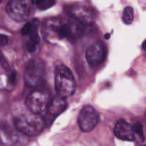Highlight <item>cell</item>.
Returning <instances> with one entry per match:
<instances>
[{
    "instance_id": "7c38bea8",
    "label": "cell",
    "mask_w": 146,
    "mask_h": 146,
    "mask_svg": "<svg viewBox=\"0 0 146 146\" xmlns=\"http://www.w3.org/2000/svg\"><path fill=\"white\" fill-rule=\"evenodd\" d=\"M32 23H33V27L31 32H30L29 34V37H30V39H31V41H32L33 43H34L36 45H37V44H39L40 42V37L38 34V31H37L38 21H37L36 19H34Z\"/></svg>"
},
{
    "instance_id": "277c9868",
    "label": "cell",
    "mask_w": 146,
    "mask_h": 146,
    "mask_svg": "<svg viewBox=\"0 0 146 146\" xmlns=\"http://www.w3.org/2000/svg\"><path fill=\"white\" fill-rule=\"evenodd\" d=\"M50 94L46 90L37 89L30 93L26 99V106L33 113L46 112L51 103Z\"/></svg>"
},
{
    "instance_id": "7a4b0ae2",
    "label": "cell",
    "mask_w": 146,
    "mask_h": 146,
    "mask_svg": "<svg viewBox=\"0 0 146 146\" xmlns=\"http://www.w3.org/2000/svg\"><path fill=\"white\" fill-rule=\"evenodd\" d=\"M55 89L57 95L66 98L76 91V82L71 70L64 65H59L55 69Z\"/></svg>"
},
{
    "instance_id": "9a60e30c",
    "label": "cell",
    "mask_w": 146,
    "mask_h": 146,
    "mask_svg": "<svg viewBox=\"0 0 146 146\" xmlns=\"http://www.w3.org/2000/svg\"><path fill=\"white\" fill-rule=\"evenodd\" d=\"M17 71H13L11 74H9L8 77V80H7V82H8L9 86H14L17 83Z\"/></svg>"
},
{
    "instance_id": "5b68a950",
    "label": "cell",
    "mask_w": 146,
    "mask_h": 146,
    "mask_svg": "<svg viewBox=\"0 0 146 146\" xmlns=\"http://www.w3.org/2000/svg\"><path fill=\"white\" fill-rule=\"evenodd\" d=\"M30 7V0H9L6 7V11L14 21L22 22L28 19Z\"/></svg>"
},
{
    "instance_id": "8992f818",
    "label": "cell",
    "mask_w": 146,
    "mask_h": 146,
    "mask_svg": "<svg viewBox=\"0 0 146 146\" xmlns=\"http://www.w3.org/2000/svg\"><path fill=\"white\" fill-rule=\"evenodd\" d=\"M100 121L98 113L91 106H85L80 111L78 123L84 132H90L96 127Z\"/></svg>"
},
{
    "instance_id": "52a82bcc",
    "label": "cell",
    "mask_w": 146,
    "mask_h": 146,
    "mask_svg": "<svg viewBox=\"0 0 146 146\" xmlns=\"http://www.w3.org/2000/svg\"><path fill=\"white\" fill-rule=\"evenodd\" d=\"M107 51L102 42H96L90 45L86 51V58L91 67H96L104 63L106 58Z\"/></svg>"
},
{
    "instance_id": "30bf717a",
    "label": "cell",
    "mask_w": 146,
    "mask_h": 146,
    "mask_svg": "<svg viewBox=\"0 0 146 146\" xmlns=\"http://www.w3.org/2000/svg\"><path fill=\"white\" fill-rule=\"evenodd\" d=\"M71 12H72L73 17L82 23L84 25L91 24L94 19L92 11L86 7H81V6L75 7L73 8Z\"/></svg>"
},
{
    "instance_id": "ffe728a7",
    "label": "cell",
    "mask_w": 146,
    "mask_h": 146,
    "mask_svg": "<svg viewBox=\"0 0 146 146\" xmlns=\"http://www.w3.org/2000/svg\"><path fill=\"white\" fill-rule=\"evenodd\" d=\"M0 61H1V64L2 65V66L4 68H7V67H8V63L7 62L6 59L4 58V56L1 54H0Z\"/></svg>"
},
{
    "instance_id": "ba28073f",
    "label": "cell",
    "mask_w": 146,
    "mask_h": 146,
    "mask_svg": "<svg viewBox=\"0 0 146 146\" xmlns=\"http://www.w3.org/2000/svg\"><path fill=\"white\" fill-rule=\"evenodd\" d=\"M67 108V103L66 99L61 97L57 96L54 97L51 100L49 104L48 109L46 111L45 123L46 125H51L53 121L55 120L57 116L62 113Z\"/></svg>"
},
{
    "instance_id": "7402d4cb",
    "label": "cell",
    "mask_w": 146,
    "mask_h": 146,
    "mask_svg": "<svg viewBox=\"0 0 146 146\" xmlns=\"http://www.w3.org/2000/svg\"><path fill=\"white\" fill-rule=\"evenodd\" d=\"M105 38H106V39H108V38H110V34H107L105 35Z\"/></svg>"
},
{
    "instance_id": "4fadbf2b",
    "label": "cell",
    "mask_w": 146,
    "mask_h": 146,
    "mask_svg": "<svg viewBox=\"0 0 146 146\" xmlns=\"http://www.w3.org/2000/svg\"><path fill=\"white\" fill-rule=\"evenodd\" d=\"M56 0H36L37 7L41 10H46L51 8L55 4Z\"/></svg>"
},
{
    "instance_id": "5bb4252c",
    "label": "cell",
    "mask_w": 146,
    "mask_h": 146,
    "mask_svg": "<svg viewBox=\"0 0 146 146\" xmlns=\"http://www.w3.org/2000/svg\"><path fill=\"white\" fill-rule=\"evenodd\" d=\"M71 34L69 25L68 24H61L58 31V36L60 38H65Z\"/></svg>"
},
{
    "instance_id": "d6986e66",
    "label": "cell",
    "mask_w": 146,
    "mask_h": 146,
    "mask_svg": "<svg viewBox=\"0 0 146 146\" xmlns=\"http://www.w3.org/2000/svg\"><path fill=\"white\" fill-rule=\"evenodd\" d=\"M8 43V37L4 34H0V47L7 45Z\"/></svg>"
},
{
    "instance_id": "603a6c76",
    "label": "cell",
    "mask_w": 146,
    "mask_h": 146,
    "mask_svg": "<svg viewBox=\"0 0 146 146\" xmlns=\"http://www.w3.org/2000/svg\"><path fill=\"white\" fill-rule=\"evenodd\" d=\"M1 1H2V0H0V3H1Z\"/></svg>"
},
{
    "instance_id": "3957f363",
    "label": "cell",
    "mask_w": 146,
    "mask_h": 146,
    "mask_svg": "<svg viewBox=\"0 0 146 146\" xmlns=\"http://www.w3.org/2000/svg\"><path fill=\"white\" fill-rule=\"evenodd\" d=\"M45 76V66L39 58L29 61L24 73V81L27 86L36 88L43 82Z\"/></svg>"
},
{
    "instance_id": "44dd1931",
    "label": "cell",
    "mask_w": 146,
    "mask_h": 146,
    "mask_svg": "<svg viewBox=\"0 0 146 146\" xmlns=\"http://www.w3.org/2000/svg\"><path fill=\"white\" fill-rule=\"evenodd\" d=\"M142 47H143V50L146 51V40H145V41H143V43Z\"/></svg>"
},
{
    "instance_id": "ac0fdd59",
    "label": "cell",
    "mask_w": 146,
    "mask_h": 146,
    "mask_svg": "<svg viewBox=\"0 0 146 146\" xmlns=\"http://www.w3.org/2000/svg\"><path fill=\"white\" fill-rule=\"evenodd\" d=\"M36 44L34 43H33L32 41H29V42L27 43V49L29 52L30 53H33L36 50Z\"/></svg>"
},
{
    "instance_id": "9c48e42d",
    "label": "cell",
    "mask_w": 146,
    "mask_h": 146,
    "mask_svg": "<svg viewBox=\"0 0 146 146\" xmlns=\"http://www.w3.org/2000/svg\"><path fill=\"white\" fill-rule=\"evenodd\" d=\"M114 134L116 138L122 141H133L135 140V131L133 126L123 119L119 120L115 124Z\"/></svg>"
},
{
    "instance_id": "8fae6325",
    "label": "cell",
    "mask_w": 146,
    "mask_h": 146,
    "mask_svg": "<svg viewBox=\"0 0 146 146\" xmlns=\"http://www.w3.org/2000/svg\"><path fill=\"white\" fill-rule=\"evenodd\" d=\"M123 21L125 24H131L134 19L133 9L131 7H127L124 9L123 13Z\"/></svg>"
},
{
    "instance_id": "e0dca14e",
    "label": "cell",
    "mask_w": 146,
    "mask_h": 146,
    "mask_svg": "<svg viewBox=\"0 0 146 146\" xmlns=\"http://www.w3.org/2000/svg\"><path fill=\"white\" fill-rule=\"evenodd\" d=\"M33 27V23L32 22H27L24 24V26L23 27V28L21 29V34L23 35H27V34H29L31 32V29H32Z\"/></svg>"
},
{
    "instance_id": "2e32d148",
    "label": "cell",
    "mask_w": 146,
    "mask_h": 146,
    "mask_svg": "<svg viewBox=\"0 0 146 146\" xmlns=\"http://www.w3.org/2000/svg\"><path fill=\"white\" fill-rule=\"evenodd\" d=\"M133 129L135 131V133H137L143 140L144 139V135H143V128L142 124L140 123H136L135 125H133Z\"/></svg>"
},
{
    "instance_id": "6da1fadb",
    "label": "cell",
    "mask_w": 146,
    "mask_h": 146,
    "mask_svg": "<svg viewBox=\"0 0 146 146\" xmlns=\"http://www.w3.org/2000/svg\"><path fill=\"white\" fill-rule=\"evenodd\" d=\"M45 120L36 113L22 114L14 119L16 128L21 133L28 136L39 135L45 127Z\"/></svg>"
},
{
    "instance_id": "cb8c5ba5",
    "label": "cell",
    "mask_w": 146,
    "mask_h": 146,
    "mask_svg": "<svg viewBox=\"0 0 146 146\" xmlns=\"http://www.w3.org/2000/svg\"><path fill=\"white\" fill-rule=\"evenodd\" d=\"M144 146H146V145H144Z\"/></svg>"
}]
</instances>
